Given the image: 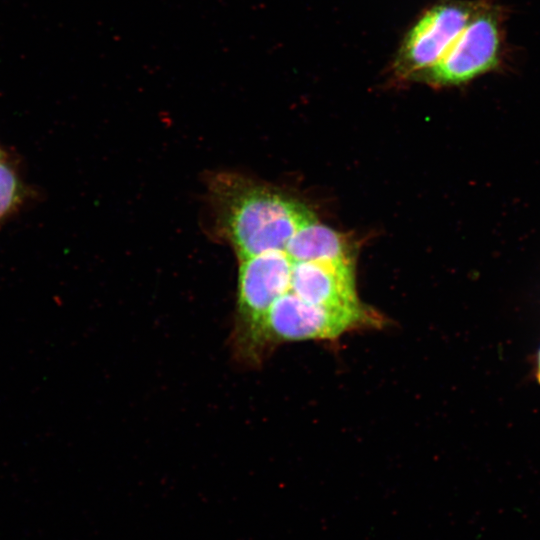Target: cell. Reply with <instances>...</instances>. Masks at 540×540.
I'll use <instances>...</instances> for the list:
<instances>
[{"label":"cell","instance_id":"obj_1","mask_svg":"<svg viewBox=\"0 0 540 540\" xmlns=\"http://www.w3.org/2000/svg\"><path fill=\"white\" fill-rule=\"evenodd\" d=\"M213 231L238 260L271 250L285 251L295 233L316 217L277 188L233 172L208 177Z\"/></svg>","mask_w":540,"mask_h":540},{"label":"cell","instance_id":"obj_2","mask_svg":"<svg viewBox=\"0 0 540 540\" xmlns=\"http://www.w3.org/2000/svg\"><path fill=\"white\" fill-rule=\"evenodd\" d=\"M383 317L363 305L331 308L307 302L290 289L268 310L258 332L251 366H257L278 344L305 340H334L364 328H379Z\"/></svg>","mask_w":540,"mask_h":540},{"label":"cell","instance_id":"obj_3","mask_svg":"<svg viewBox=\"0 0 540 540\" xmlns=\"http://www.w3.org/2000/svg\"><path fill=\"white\" fill-rule=\"evenodd\" d=\"M293 261L271 250L239 260L232 347L236 359L251 365L254 344L272 304L290 289Z\"/></svg>","mask_w":540,"mask_h":540},{"label":"cell","instance_id":"obj_4","mask_svg":"<svg viewBox=\"0 0 540 540\" xmlns=\"http://www.w3.org/2000/svg\"><path fill=\"white\" fill-rule=\"evenodd\" d=\"M503 21L499 6L479 1L460 35L438 63L420 74L422 79L438 86L459 85L497 68L503 54Z\"/></svg>","mask_w":540,"mask_h":540},{"label":"cell","instance_id":"obj_5","mask_svg":"<svg viewBox=\"0 0 540 540\" xmlns=\"http://www.w3.org/2000/svg\"><path fill=\"white\" fill-rule=\"evenodd\" d=\"M479 1H442L428 9L406 35L397 74L419 76L438 63L470 21Z\"/></svg>","mask_w":540,"mask_h":540},{"label":"cell","instance_id":"obj_6","mask_svg":"<svg viewBox=\"0 0 540 540\" xmlns=\"http://www.w3.org/2000/svg\"><path fill=\"white\" fill-rule=\"evenodd\" d=\"M290 290L303 300L331 308L363 306L351 262L293 261Z\"/></svg>","mask_w":540,"mask_h":540},{"label":"cell","instance_id":"obj_7","mask_svg":"<svg viewBox=\"0 0 540 540\" xmlns=\"http://www.w3.org/2000/svg\"><path fill=\"white\" fill-rule=\"evenodd\" d=\"M292 261L351 262L348 240L317 218L302 226L287 244Z\"/></svg>","mask_w":540,"mask_h":540},{"label":"cell","instance_id":"obj_8","mask_svg":"<svg viewBox=\"0 0 540 540\" xmlns=\"http://www.w3.org/2000/svg\"><path fill=\"white\" fill-rule=\"evenodd\" d=\"M20 184L14 170L0 159V220L19 200Z\"/></svg>","mask_w":540,"mask_h":540},{"label":"cell","instance_id":"obj_9","mask_svg":"<svg viewBox=\"0 0 540 540\" xmlns=\"http://www.w3.org/2000/svg\"><path fill=\"white\" fill-rule=\"evenodd\" d=\"M537 378L540 382V351H539V357H538V372H537Z\"/></svg>","mask_w":540,"mask_h":540},{"label":"cell","instance_id":"obj_10","mask_svg":"<svg viewBox=\"0 0 540 540\" xmlns=\"http://www.w3.org/2000/svg\"><path fill=\"white\" fill-rule=\"evenodd\" d=\"M1 158H3V155H2V153H1V151H0V159H1Z\"/></svg>","mask_w":540,"mask_h":540}]
</instances>
